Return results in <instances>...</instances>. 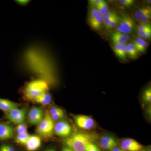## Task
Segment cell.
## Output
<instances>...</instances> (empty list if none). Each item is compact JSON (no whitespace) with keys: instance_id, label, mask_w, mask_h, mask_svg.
Masks as SVG:
<instances>
[{"instance_id":"28","label":"cell","mask_w":151,"mask_h":151,"mask_svg":"<svg viewBox=\"0 0 151 151\" xmlns=\"http://www.w3.org/2000/svg\"><path fill=\"white\" fill-rule=\"evenodd\" d=\"M119 2L123 6L129 8L134 5L136 1L134 0H120Z\"/></svg>"},{"instance_id":"31","label":"cell","mask_w":151,"mask_h":151,"mask_svg":"<svg viewBox=\"0 0 151 151\" xmlns=\"http://www.w3.org/2000/svg\"><path fill=\"white\" fill-rule=\"evenodd\" d=\"M63 112V111L62 109L59 108H58V107H52L50 109L49 113L50 116H51V115H55V114H58V113H61V112Z\"/></svg>"},{"instance_id":"24","label":"cell","mask_w":151,"mask_h":151,"mask_svg":"<svg viewBox=\"0 0 151 151\" xmlns=\"http://www.w3.org/2000/svg\"><path fill=\"white\" fill-rule=\"evenodd\" d=\"M142 100L144 103H150L151 102V88L148 87L143 93Z\"/></svg>"},{"instance_id":"29","label":"cell","mask_w":151,"mask_h":151,"mask_svg":"<svg viewBox=\"0 0 151 151\" xmlns=\"http://www.w3.org/2000/svg\"><path fill=\"white\" fill-rule=\"evenodd\" d=\"M86 151H101V150L94 143L89 142L86 146Z\"/></svg>"},{"instance_id":"34","label":"cell","mask_w":151,"mask_h":151,"mask_svg":"<svg viewBox=\"0 0 151 151\" xmlns=\"http://www.w3.org/2000/svg\"><path fill=\"white\" fill-rule=\"evenodd\" d=\"M17 2L18 4L22 6H25L28 4L29 3V1H27V0H21V1H17Z\"/></svg>"},{"instance_id":"8","label":"cell","mask_w":151,"mask_h":151,"mask_svg":"<svg viewBox=\"0 0 151 151\" xmlns=\"http://www.w3.org/2000/svg\"><path fill=\"white\" fill-rule=\"evenodd\" d=\"M134 17L140 24L150 23L151 19L150 6L142 7L135 11Z\"/></svg>"},{"instance_id":"12","label":"cell","mask_w":151,"mask_h":151,"mask_svg":"<svg viewBox=\"0 0 151 151\" xmlns=\"http://www.w3.org/2000/svg\"><path fill=\"white\" fill-rule=\"evenodd\" d=\"M14 130L10 124L0 123V140H6L13 137Z\"/></svg>"},{"instance_id":"1","label":"cell","mask_w":151,"mask_h":151,"mask_svg":"<svg viewBox=\"0 0 151 151\" xmlns=\"http://www.w3.org/2000/svg\"><path fill=\"white\" fill-rule=\"evenodd\" d=\"M48 82L45 79H37L30 81L26 85L24 90L25 97L33 101L38 96L48 92Z\"/></svg>"},{"instance_id":"25","label":"cell","mask_w":151,"mask_h":151,"mask_svg":"<svg viewBox=\"0 0 151 151\" xmlns=\"http://www.w3.org/2000/svg\"><path fill=\"white\" fill-rule=\"evenodd\" d=\"M96 8L99 11L100 14L103 17L108 12L109 7L108 4L105 1L102 4L97 7Z\"/></svg>"},{"instance_id":"23","label":"cell","mask_w":151,"mask_h":151,"mask_svg":"<svg viewBox=\"0 0 151 151\" xmlns=\"http://www.w3.org/2000/svg\"><path fill=\"white\" fill-rule=\"evenodd\" d=\"M30 135L28 133H25L22 134H17L15 138L16 142L17 144L25 145L29 138Z\"/></svg>"},{"instance_id":"7","label":"cell","mask_w":151,"mask_h":151,"mask_svg":"<svg viewBox=\"0 0 151 151\" xmlns=\"http://www.w3.org/2000/svg\"><path fill=\"white\" fill-rule=\"evenodd\" d=\"M72 131L71 126L65 121H58L55 124L54 132L59 137H68L71 135Z\"/></svg>"},{"instance_id":"26","label":"cell","mask_w":151,"mask_h":151,"mask_svg":"<svg viewBox=\"0 0 151 151\" xmlns=\"http://www.w3.org/2000/svg\"><path fill=\"white\" fill-rule=\"evenodd\" d=\"M16 131L17 133V134H22L28 133L27 126L23 123L18 124L16 128Z\"/></svg>"},{"instance_id":"27","label":"cell","mask_w":151,"mask_h":151,"mask_svg":"<svg viewBox=\"0 0 151 151\" xmlns=\"http://www.w3.org/2000/svg\"><path fill=\"white\" fill-rule=\"evenodd\" d=\"M119 20H120V16L118 14L116 15V16L114 17L108 26V30L113 29L117 26L119 24Z\"/></svg>"},{"instance_id":"14","label":"cell","mask_w":151,"mask_h":151,"mask_svg":"<svg viewBox=\"0 0 151 151\" xmlns=\"http://www.w3.org/2000/svg\"><path fill=\"white\" fill-rule=\"evenodd\" d=\"M101 147L105 150H112L117 145L116 139L110 135H105L101 138L100 140Z\"/></svg>"},{"instance_id":"9","label":"cell","mask_w":151,"mask_h":151,"mask_svg":"<svg viewBox=\"0 0 151 151\" xmlns=\"http://www.w3.org/2000/svg\"><path fill=\"white\" fill-rule=\"evenodd\" d=\"M44 117L43 110L37 107H33L29 110L28 115V120L30 124L38 125Z\"/></svg>"},{"instance_id":"32","label":"cell","mask_w":151,"mask_h":151,"mask_svg":"<svg viewBox=\"0 0 151 151\" xmlns=\"http://www.w3.org/2000/svg\"><path fill=\"white\" fill-rule=\"evenodd\" d=\"M50 116H51L52 119L53 120H60V119H62L64 117V113L63 111V112L58 113V114H55V115H51Z\"/></svg>"},{"instance_id":"19","label":"cell","mask_w":151,"mask_h":151,"mask_svg":"<svg viewBox=\"0 0 151 151\" xmlns=\"http://www.w3.org/2000/svg\"><path fill=\"white\" fill-rule=\"evenodd\" d=\"M139 53L145 52L148 46V44L145 40L140 37H137L133 42Z\"/></svg>"},{"instance_id":"30","label":"cell","mask_w":151,"mask_h":151,"mask_svg":"<svg viewBox=\"0 0 151 151\" xmlns=\"http://www.w3.org/2000/svg\"><path fill=\"white\" fill-rule=\"evenodd\" d=\"M105 1L103 0H90L89 1V3L91 7L96 8L98 6L102 4Z\"/></svg>"},{"instance_id":"5","label":"cell","mask_w":151,"mask_h":151,"mask_svg":"<svg viewBox=\"0 0 151 151\" xmlns=\"http://www.w3.org/2000/svg\"><path fill=\"white\" fill-rule=\"evenodd\" d=\"M88 23L90 27L95 31L101 29L103 24V18L96 8L91 7L88 15Z\"/></svg>"},{"instance_id":"10","label":"cell","mask_w":151,"mask_h":151,"mask_svg":"<svg viewBox=\"0 0 151 151\" xmlns=\"http://www.w3.org/2000/svg\"><path fill=\"white\" fill-rule=\"evenodd\" d=\"M74 120L77 126L83 129L88 130L94 127V120L89 116L77 115L74 116Z\"/></svg>"},{"instance_id":"33","label":"cell","mask_w":151,"mask_h":151,"mask_svg":"<svg viewBox=\"0 0 151 151\" xmlns=\"http://www.w3.org/2000/svg\"><path fill=\"white\" fill-rule=\"evenodd\" d=\"M2 148L4 151H14L15 149L13 146L10 145H4L1 146Z\"/></svg>"},{"instance_id":"21","label":"cell","mask_w":151,"mask_h":151,"mask_svg":"<svg viewBox=\"0 0 151 151\" xmlns=\"http://www.w3.org/2000/svg\"><path fill=\"white\" fill-rule=\"evenodd\" d=\"M127 54L129 55L132 59H136L139 55V52L137 50L133 43H129L125 45Z\"/></svg>"},{"instance_id":"36","label":"cell","mask_w":151,"mask_h":151,"mask_svg":"<svg viewBox=\"0 0 151 151\" xmlns=\"http://www.w3.org/2000/svg\"><path fill=\"white\" fill-rule=\"evenodd\" d=\"M62 151H72L67 147H64L62 149Z\"/></svg>"},{"instance_id":"38","label":"cell","mask_w":151,"mask_h":151,"mask_svg":"<svg viewBox=\"0 0 151 151\" xmlns=\"http://www.w3.org/2000/svg\"><path fill=\"white\" fill-rule=\"evenodd\" d=\"M0 151H4V150H3V149L2 148V147H0Z\"/></svg>"},{"instance_id":"16","label":"cell","mask_w":151,"mask_h":151,"mask_svg":"<svg viewBox=\"0 0 151 151\" xmlns=\"http://www.w3.org/2000/svg\"><path fill=\"white\" fill-rule=\"evenodd\" d=\"M111 39L115 44L125 45L130 40V37L128 35L116 31L111 35Z\"/></svg>"},{"instance_id":"3","label":"cell","mask_w":151,"mask_h":151,"mask_svg":"<svg viewBox=\"0 0 151 151\" xmlns=\"http://www.w3.org/2000/svg\"><path fill=\"white\" fill-rule=\"evenodd\" d=\"M54 123L50 114L46 113L41 122L38 124L37 132L40 136L44 138H48L53 134L54 129Z\"/></svg>"},{"instance_id":"13","label":"cell","mask_w":151,"mask_h":151,"mask_svg":"<svg viewBox=\"0 0 151 151\" xmlns=\"http://www.w3.org/2000/svg\"><path fill=\"white\" fill-rule=\"evenodd\" d=\"M41 145V140L39 136L30 135L25 145L28 151H35L40 147Z\"/></svg>"},{"instance_id":"15","label":"cell","mask_w":151,"mask_h":151,"mask_svg":"<svg viewBox=\"0 0 151 151\" xmlns=\"http://www.w3.org/2000/svg\"><path fill=\"white\" fill-rule=\"evenodd\" d=\"M137 32L139 37L149 40L151 37L150 24H140L137 27Z\"/></svg>"},{"instance_id":"39","label":"cell","mask_w":151,"mask_h":151,"mask_svg":"<svg viewBox=\"0 0 151 151\" xmlns=\"http://www.w3.org/2000/svg\"><path fill=\"white\" fill-rule=\"evenodd\" d=\"M140 151H149L147 150H141Z\"/></svg>"},{"instance_id":"18","label":"cell","mask_w":151,"mask_h":151,"mask_svg":"<svg viewBox=\"0 0 151 151\" xmlns=\"http://www.w3.org/2000/svg\"><path fill=\"white\" fill-rule=\"evenodd\" d=\"M113 51L120 59L124 61L127 60V52L125 45H119L114 44L113 47Z\"/></svg>"},{"instance_id":"6","label":"cell","mask_w":151,"mask_h":151,"mask_svg":"<svg viewBox=\"0 0 151 151\" xmlns=\"http://www.w3.org/2000/svg\"><path fill=\"white\" fill-rule=\"evenodd\" d=\"M27 112V109L25 108H14L6 113V117L9 122L13 124H22L25 119Z\"/></svg>"},{"instance_id":"20","label":"cell","mask_w":151,"mask_h":151,"mask_svg":"<svg viewBox=\"0 0 151 151\" xmlns=\"http://www.w3.org/2000/svg\"><path fill=\"white\" fill-rule=\"evenodd\" d=\"M51 100V95L48 92H47L38 96L33 101L43 105H47L50 103Z\"/></svg>"},{"instance_id":"4","label":"cell","mask_w":151,"mask_h":151,"mask_svg":"<svg viewBox=\"0 0 151 151\" xmlns=\"http://www.w3.org/2000/svg\"><path fill=\"white\" fill-rule=\"evenodd\" d=\"M136 24L133 19L127 14L120 17V20L117 26V31L129 35L136 28Z\"/></svg>"},{"instance_id":"37","label":"cell","mask_w":151,"mask_h":151,"mask_svg":"<svg viewBox=\"0 0 151 151\" xmlns=\"http://www.w3.org/2000/svg\"><path fill=\"white\" fill-rule=\"evenodd\" d=\"M44 151H56L54 148H48L45 150Z\"/></svg>"},{"instance_id":"2","label":"cell","mask_w":151,"mask_h":151,"mask_svg":"<svg viewBox=\"0 0 151 151\" xmlns=\"http://www.w3.org/2000/svg\"><path fill=\"white\" fill-rule=\"evenodd\" d=\"M90 142L88 135L81 133L71 134L64 140L66 147L72 151H86V146Z\"/></svg>"},{"instance_id":"11","label":"cell","mask_w":151,"mask_h":151,"mask_svg":"<svg viewBox=\"0 0 151 151\" xmlns=\"http://www.w3.org/2000/svg\"><path fill=\"white\" fill-rule=\"evenodd\" d=\"M121 148L125 151H140L143 146L137 141L132 139H126L121 142Z\"/></svg>"},{"instance_id":"17","label":"cell","mask_w":151,"mask_h":151,"mask_svg":"<svg viewBox=\"0 0 151 151\" xmlns=\"http://www.w3.org/2000/svg\"><path fill=\"white\" fill-rule=\"evenodd\" d=\"M19 105L17 103L11 101L7 99L0 98V110L8 113L12 109L18 108Z\"/></svg>"},{"instance_id":"35","label":"cell","mask_w":151,"mask_h":151,"mask_svg":"<svg viewBox=\"0 0 151 151\" xmlns=\"http://www.w3.org/2000/svg\"><path fill=\"white\" fill-rule=\"evenodd\" d=\"M112 151H124V150H122V149L121 148H119L117 147H116L114 148L112 150Z\"/></svg>"},{"instance_id":"22","label":"cell","mask_w":151,"mask_h":151,"mask_svg":"<svg viewBox=\"0 0 151 151\" xmlns=\"http://www.w3.org/2000/svg\"><path fill=\"white\" fill-rule=\"evenodd\" d=\"M117 14L116 12L114 11H108L107 13L103 17V24L106 29H108L111 21Z\"/></svg>"}]
</instances>
